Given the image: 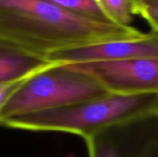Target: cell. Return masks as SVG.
Returning <instances> with one entry per match:
<instances>
[{"label":"cell","instance_id":"obj_1","mask_svg":"<svg viewBox=\"0 0 158 157\" xmlns=\"http://www.w3.org/2000/svg\"><path fill=\"white\" fill-rule=\"evenodd\" d=\"M143 33L131 25L69 12L47 0H0V39L46 59L56 52Z\"/></svg>","mask_w":158,"mask_h":157},{"label":"cell","instance_id":"obj_2","mask_svg":"<svg viewBox=\"0 0 158 157\" xmlns=\"http://www.w3.org/2000/svg\"><path fill=\"white\" fill-rule=\"evenodd\" d=\"M158 113V94L105 96L73 105L9 119L3 127L29 131H57L83 140L103 129Z\"/></svg>","mask_w":158,"mask_h":157},{"label":"cell","instance_id":"obj_3","mask_svg":"<svg viewBox=\"0 0 158 157\" xmlns=\"http://www.w3.org/2000/svg\"><path fill=\"white\" fill-rule=\"evenodd\" d=\"M92 77L55 63L28 78L0 110V126L9 119L62 108L108 94Z\"/></svg>","mask_w":158,"mask_h":157},{"label":"cell","instance_id":"obj_4","mask_svg":"<svg viewBox=\"0 0 158 157\" xmlns=\"http://www.w3.org/2000/svg\"><path fill=\"white\" fill-rule=\"evenodd\" d=\"M84 141L89 157H158V113L103 129Z\"/></svg>","mask_w":158,"mask_h":157},{"label":"cell","instance_id":"obj_5","mask_svg":"<svg viewBox=\"0 0 158 157\" xmlns=\"http://www.w3.org/2000/svg\"><path fill=\"white\" fill-rule=\"evenodd\" d=\"M64 65L92 77L109 93L158 94V57Z\"/></svg>","mask_w":158,"mask_h":157},{"label":"cell","instance_id":"obj_6","mask_svg":"<svg viewBox=\"0 0 158 157\" xmlns=\"http://www.w3.org/2000/svg\"><path fill=\"white\" fill-rule=\"evenodd\" d=\"M142 57H158V32L118 39L56 52L47 56L51 62L77 64L87 62L123 61Z\"/></svg>","mask_w":158,"mask_h":157},{"label":"cell","instance_id":"obj_7","mask_svg":"<svg viewBox=\"0 0 158 157\" xmlns=\"http://www.w3.org/2000/svg\"><path fill=\"white\" fill-rule=\"evenodd\" d=\"M54 62L0 39V83L27 79Z\"/></svg>","mask_w":158,"mask_h":157},{"label":"cell","instance_id":"obj_8","mask_svg":"<svg viewBox=\"0 0 158 157\" xmlns=\"http://www.w3.org/2000/svg\"><path fill=\"white\" fill-rule=\"evenodd\" d=\"M50 3L61 7L64 10L69 12L102 19V20H110L107 17L102 6H100L98 0H47Z\"/></svg>","mask_w":158,"mask_h":157},{"label":"cell","instance_id":"obj_9","mask_svg":"<svg viewBox=\"0 0 158 157\" xmlns=\"http://www.w3.org/2000/svg\"><path fill=\"white\" fill-rule=\"evenodd\" d=\"M98 2L113 22L130 25L135 16L133 0H98Z\"/></svg>","mask_w":158,"mask_h":157},{"label":"cell","instance_id":"obj_10","mask_svg":"<svg viewBox=\"0 0 158 157\" xmlns=\"http://www.w3.org/2000/svg\"><path fill=\"white\" fill-rule=\"evenodd\" d=\"M137 15L144 19L153 31L158 32V0H150L138 11Z\"/></svg>","mask_w":158,"mask_h":157},{"label":"cell","instance_id":"obj_11","mask_svg":"<svg viewBox=\"0 0 158 157\" xmlns=\"http://www.w3.org/2000/svg\"><path fill=\"white\" fill-rule=\"evenodd\" d=\"M27 79L7 83H0V110L4 106L6 102L8 100V98L13 94V93H15Z\"/></svg>","mask_w":158,"mask_h":157},{"label":"cell","instance_id":"obj_12","mask_svg":"<svg viewBox=\"0 0 158 157\" xmlns=\"http://www.w3.org/2000/svg\"><path fill=\"white\" fill-rule=\"evenodd\" d=\"M134 1V10H135V15H137L139 9L148 1L150 0H133Z\"/></svg>","mask_w":158,"mask_h":157}]
</instances>
